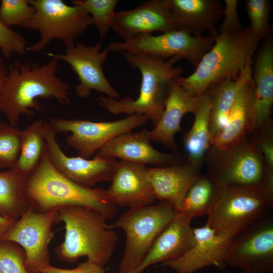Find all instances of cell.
<instances>
[{
  "label": "cell",
  "instance_id": "37",
  "mask_svg": "<svg viewBox=\"0 0 273 273\" xmlns=\"http://www.w3.org/2000/svg\"><path fill=\"white\" fill-rule=\"evenodd\" d=\"M269 122L249 135L262 154L267 166L273 170V124Z\"/></svg>",
  "mask_w": 273,
  "mask_h": 273
},
{
  "label": "cell",
  "instance_id": "5",
  "mask_svg": "<svg viewBox=\"0 0 273 273\" xmlns=\"http://www.w3.org/2000/svg\"><path fill=\"white\" fill-rule=\"evenodd\" d=\"M58 221L65 223L63 242L55 248L61 260L72 263L82 256L104 266L116 248L118 236L99 212L85 207L65 206L58 209Z\"/></svg>",
  "mask_w": 273,
  "mask_h": 273
},
{
  "label": "cell",
  "instance_id": "23",
  "mask_svg": "<svg viewBox=\"0 0 273 273\" xmlns=\"http://www.w3.org/2000/svg\"><path fill=\"white\" fill-rule=\"evenodd\" d=\"M193 218L181 212L174 218L156 238L138 268L133 273H140L150 266L174 259L186 252L194 243Z\"/></svg>",
  "mask_w": 273,
  "mask_h": 273
},
{
  "label": "cell",
  "instance_id": "2",
  "mask_svg": "<svg viewBox=\"0 0 273 273\" xmlns=\"http://www.w3.org/2000/svg\"><path fill=\"white\" fill-rule=\"evenodd\" d=\"M24 194L29 207L40 213L76 206L93 209L108 220L117 212L106 189L84 187L67 178L52 165L46 150L26 180Z\"/></svg>",
  "mask_w": 273,
  "mask_h": 273
},
{
  "label": "cell",
  "instance_id": "27",
  "mask_svg": "<svg viewBox=\"0 0 273 273\" xmlns=\"http://www.w3.org/2000/svg\"><path fill=\"white\" fill-rule=\"evenodd\" d=\"M48 123L38 119L21 131L20 151L12 169L26 179L38 166L46 150L45 131Z\"/></svg>",
  "mask_w": 273,
  "mask_h": 273
},
{
  "label": "cell",
  "instance_id": "7",
  "mask_svg": "<svg viewBox=\"0 0 273 273\" xmlns=\"http://www.w3.org/2000/svg\"><path fill=\"white\" fill-rule=\"evenodd\" d=\"M177 212L168 201L155 205L129 209L110 228L121 229L126 244L117 273H133L140 265L156 238Z\"/></svg>",
  "mask_w": 273,
  "mask_h": 273
},
{
  "label": "cell",
  "instance_id": "12",
  "mask_svg": "<svg viewBox=\"0 0 273 273\" xmlns=\"http://www.w3.org/2000/svg\"><path fill=\"white\" fill-rule=\"evenodd\" d=\"M56 221L58 210L40 213L29 207L3 236L2 241L14 242L24 249L29 273H40L50 264L49 247L54 236L52 225Z\"/></svg>",
  "mask_w": 273,
  "mask_h": 273
},
{
  "label": "cell",
  "instance_id": "36",
  "mask_svg": "<svg viewBox=\"0 0 273 273\" xmlns=\"http://www.w3.org/2000/svg\"><path fill=\"white\" fill-rule=\"evenodd\" d=\"M27 45L22 34L7 27L0 19V50L5 58H8L14 53L25 55Z\"/></svg>",
  "mask_w": 273,
  "mask_h": 273
},
{
  "label": "cell",
  "instance_id": "28",
  "mask_svg": "<svg viewBox=\"0 0 273 273\" xmlns=\"http://www.w3.org/2000/svg\"><path fill=\"white\" fill-rule=\"evenodd\" d=\"M223 188L207 172L201 174L188 190L180 212L192 218L208 215L218 201Z\"/></svg>",
  "mask_w": 273,
  "mask_h": 273
},
{
  "label": "cell",
  "instance_id": "20",
  "mask_svg": "<svg viewBox=\"0 0 273 273\" xmlns=\"http://www.w3.org/2000/svg\"><path fill=\"white\" fill-rule=\"evenodd\" d=\"M106 190L117 206L129 209L151 205L156 200L146 165L121 161Z\"/></svg>",
  "mask_w": 273,
  "mask_h": 273
},
{
  "label": "cell",
  "instance_id": "10",
  "mask_svg": "<svg viewBox=\"0 0 273 273\" xmlns=\"http://www.w3.org/2000/svg\"><path fill=\"white\" fill-rule=\"evenodd\" d=\"M215 41V38L209 35L196 37L175 30L156 36L145 34L122 41H113L107 48L110 51L152 56L163 60L178 56L196 68Z\"/></svg>",
  "mask_w": 273,
  "mask_h": 273
},
{
  "label": "cell",
  "instance_id": "16",
  "mask_svg": "<svg viewBox=\"0 0 273 273\" xmlns=\"http://www.w3.org/2000/svg\"><path fill=\"white\" fill-rule=\"evenodd\" d=\"M149 131L127 132L107 142L96 155L118 158L131 163L164 167L187 162L185 154L177 152L165 153L153 148L150 144Z\"/></svg>",
  "mask_w": 273,
  "mask_h": 273
},
{
  "label": "cell",
  "instance_id": "32",
  "mask_svg": "<svg viewBox=\"0 0 273 273\" xmlns=\"http://www.w3.org/2000/svg\"><path fill=\"white\" fill-rule=\"evenodd\" d=\"M21 131L10 123L0 122V168L12 169L20 151Z\"/></svg>",
  "mask_w": 273,
  "mask_h": 273
},
{
  "label": "cell",
  "instance_id": "21",
  "mask_svg": "<svg viewBox=\"0 0 273 273\" xmlns=\"http://www.w3.org/2000/svg\"><path fill=\"white\" fill-rule=\"evenodd\" d=\"M170 10L176 29L196 37L205 31L216 38L217 24L222 18L223 6L219 0H164Z\"/></svg>",
  "mask_w": 273,
  "mask_h": 273
},
{
  "label": "cell",
  "instance_id": "22",
  "mask_svg": "<svg viewBox=\"0 0 273 273\" xmlns=\"http://www.w3.org/2000/svg\"><path fill=\"white\" fill-rule=\"evenodd\" d=\"M202 97L190 95L174 79L172 81L162 114L155 127L149 131L151 142L160 143L173 152H177L179 149L174 137L182 131L181 120L186 114L195 113Z\"/></svg>",
  "mask_w": 273,
  "mask_h": 273
},
{
  "label": "cell",
  "instance_id": "33",
  "mask_svg": "<svg viewBox=\"0 0 273 273\" xmlns=\"http://www.w3.org/2000/svg\"><path fill=\"white\" fill-rule=\"evenodd\" d=\"M245 7L250 20L249 25L253 33L260 40L271 32L269 24L270 11L269 0H247Z\"/></svg>",
  "mask_w": 273,
  "mask_h": 273
},
{
  "label": "cell",
  "instance_id": "3",
  "mask_svg": "<svg viewBox=\"0 0 273 273\" xmlns=\"http://www.w3.org/2000/svg\"><path fill=\"white\" fill-rule=\"evenodd\" d=\"M121 53L141 74L139 96L135 99L125 97L119 100L100 96L97 98V103L113 114L145 115L155 126L163 112L170 83L183 73L181 67L174 66L182 58L176 56L163 60L152 56Z\"/></svg>",
  "mask_w": 273,
  "mask_h": 273
},
{
  "label": "cell",
  "instance_id": "34",
  "mask_svg": "<svg viewBox=\"0 0 273 273\" xmlns=\"http://www.w3.org/2000/svg\"><path fill=\"white\" fill-rule=\"evenodd\" d=\"M34 13L29 0H2L0 5V19L8 28L20 27L29 21Z\"/></svg>",
  "mask_w": 273,
  "mask_h": 273
},
{
  "label": "cell",
  "instance_id": "17",
  "mask_svg": "<svg viewBox=\"0 0 273 273\" xmlns=\"http://www.w3.org/2000/svg\"><path fill=\"white\" fill-rule=\"evenodd\" d=\"M194 243L181 256L160 263L177 273H193L208 266L223 269L226 266V250L232 239L219 235L206 224L193 228Z\"/></svg>",
  "mask_w": 273,
  "mask_h": 273
},
{
  "label": "cell",
  "instance_id": "30",
  "mask_svg": "<svg viewBox=\"0 0 273 273\" xmlns=\"http://www.w3.org/2000/svg\"><path fill=\"white\" fill-rule=\"evenodd\" d=\"M26 178L11 169L0 172V214L17 220L29 207L24 194Z\"/></svg>",
  "mask_w": 273,
  "mask_h": 273
},
{
  "label": "cell",
  "instance_id": "19",
  "mask_svg": "<svg viewBox=\"0 0 273 273\" xmlns=\"http://www.w3.org/2000/svg\"><path fill=\"white\" fill-rule=\"evenodd\" d=\"M111 28L125 40L136 35L175 30L171 13L164 0H150L131 10L115 12Z\"/></svg>",
  "mask_w": 273,
  "mask_h": 273
},
{
  "label": "cell",
  "instance_id": "42",
  "mask_svg": "<svg viewBox=\"0 0 273 273\" xmlns=\"http://www.w3.org/2000/svg\"><path fill=\"white\" fill-rule=\"evenodd\" d=\"M242 273H256V272H250V271H243Z\"/></svg>",
  "mask_w": 273,
  "mask_h": 273
},
{
  "label": "cell",
  "instance_id": "39",
  "mask_svg": "<svg viewBox=\"0 0 273 273\" xmlns=\"http://www.w3.org/2000/svg\"><path fill=\"white\" fill-rule=\"evenodd\" d=\"M103 267L86 260L73 269L61 268L49 264L44 267L40 273H105Z\"/></svg>",
  "mask_w": 273,
  "mask_h": 273
},
{
  "label": "cell",
  "instance_id": "18",
  "mask_svg": "<svg viewBox=\"0 0 273 273\" xmlns=\"http://www.w3.org/2000/svg\"><path fill=\"white\" fill-rule=\"evenodd\" d=\"M252 64L242 71L228 120L220 132L211 140V146L222 149L252 133L255 123L254 86Z\"/></svg>",
  "mask_w": 273,
  "mask_h": 273
},
{
  "label": "cell",
  "instance_id": "41",
  "mask_svg": "<svg viewBox=\"0 0 273 273\" xmlns=\"http://www.w3.org/2000/svg\"><path fill=\"white\" fill-rule=\"evenodd\" d=\"M8 73V68L0 54V96L6 81Z\"/></svg>",
  "mask_w": 273,
  "mask_h": 273
},
{
  "label": "cell",
  "instance_id": "9",
  "mask_svg": "<svg viewBox=\"0 0 273 273\" xmlns=\"http://www.w3.org/2000/svg\"><path fill=\"white\" fill-rule=\"evenodd\" d=\"M272 206L273 198L259 190L224 188L206 224L216 234L233 239L268 214Z\"/></svg>",
  "mask_w": 273,
  "mask_h": 273
},
{
  "label": "cell",
  "instance_id": "25",
  "mask_svg": "<svg viewBox=\"0 0 273 273\" xmlns=\"http://www.w3.org/2000/svg\"><path fill=\"white\" fill-rule=\"evenodd\" d=\"M254 56V68L252 70L255 115L253 132L272 121L273 39L271 32L263 39Z\"/></svg>",
  "mask_w": 273,
  "mask_h": 273
},
{
  "label": "cell",
  "instance_id": "35",
  "mask_svg": "<svg viewBox=\"0 0 273 273\" xmlns=\"http://www.w3.org/2000/svg\"><path fill=\"white\" fill-rule=\"evenodd\" d=\"M24 249L9 241H0V273H29L25 262Z\"/></svg>",
  "mask_w": 273,
  "mask_h": 273
},
{
  "label": "cell",
  "instance_id": "4",
  "mask_svg": "<svg viewBox=\"0 0 273 273\" xmlns=\"http://www.w3.org/2000/svg\"><path fill=\"white\" fill-rule=\"evenodd\" d=\"M260 41L249 25L237 32L219 33L194 72L186 77L178 76L174 81L190 95L199 96L215 82L238 80L253 62Z\"/></svg>",
  "mask_w": 273,
  "mask_h": 273
},
{
  "label": "cell",
  "instance_id": "40",
  "mask_svg": "<svg viewBox=\"0 0 273 273\" xmlns=\"http://www.w3.org/2000/svg\"><path fill=\"white\" fill-rule=\"evenodd\" d=\"M16 220L5 217L0 214V241Z\"/></svg>",
  "mask_w": 273,
  "mask_h": 273
},
{
  "label": "cell",
  "instance_id": "26",
  "mask_svg": "<svg viewBox=\"0 0 273 273\" xmlns=\"http://www.w3.org/2000/svg\"><path fill=\"white\" fill-rule=\"evenodd\" d=\"M210 102L207 93L202 95L194 113L195 119L190 130L183 136L187 162L200 170L207 152L211 146L209 128Z\"/></svg>",
  "mask_w": 273,
  "mask_h": 273
},
{
  "label": "cell",
  "instance_id": "11",
  "mask_svg": "<svg viewBox=\"0 0 273 273\" xmlns=\"http://www.w3.org/2000/svg\"><path fill=\"white\" fill-rule=\"evenodd\" d=\"M149 120L145 115L133 114L114 121L95 122L81 119L54 118L48 124L56 134L71 132L66 138L67 144L75 149L79 156L89 159L111 139L131 131Z\"/></svg>",
  "mask_w": 273,
  "mask_h": 273
},
{
  "label": "cell",
  "instance_id": "1",
  "mask_svg": "<svg viewBox=\"0 0 273 273\" xmlns=\"http://www.w3.org/2000/svg\"><path fill=\"white\" fill-rule=\"evenodd\" d=\"M58 60L42 64L15 60L8 67V76L0 96V111L9 123L16 126L21 115L32 116L42 110L37 98H54L70 105L71 85L57 75Z\"/></svg>",
  "mask_w": 273,
  "mask_h": 273
},
{
  "label": "cell",
  "instance_id": "13",
  "mask_svg": "<svg viewBox=\"0 0 273 273\" xmlns=\"http://www.w3.org/2000/svg\"><path fill=\"white\" fill-rule=\"evenodd\" d=\"M225 262L243 271L273 273V219L270 214L232 239Z\"/></svg>",
  "mask_w": 273,
  "mask_h": 273
},
{
  "label": "cell",
  "instance_id": "38",
  "mask_svg": "<svg viewBox=\"0 0 273 273\" xmlns=\"http://www.w3.org/2000/svg\"><path fill=\"white\" fill-rule=\"evenodd\" d=\"M223 20L219 28V33L235 32L243 28L238 12V0H224Z\"/></svg>",
  "mask_w": 273,
  "mask_h": 273
},
{
  "label": "cell",
  "instance_id": "24",
  "mask_svg": "<svg viewBox=\"0 0 273 273\" xmlns=\"http://www.w3.org/2000/svg\"><path fill=\"white\" fill-rule=\"evenodd\" d=\"M202 173L187 162L147 168V176L156 199L168 201L180 212L186 194Z\"/></svg>",
  "mask_w": 273,
  "mask_h": 273
},
{
  "label": "cell",
  "instance_id": "43",
  "mask_svg": "<svg viewBox=\"0 0 273 273\" xmlns=\"http://www.w3.org/2000/svg\"><path fill=\"white\" fill-rule=\"evenodd\" d=\"M140 273H144V272H140Z\"/></svg>",
  "mask_w": 273,
  "mask_h": 273
},
{
  "label": "cell",
  "instance_id": "6",
  "mask_svg": "<svg viewBox=\"0 0 273 273\" xmlns=\"http://www.w3.org/2000/svg\"><path fill=\"white\" fill-rule=\"evenodd\" d=\"M204 163L207 172L222 187L256 189L273 198V170L249 135L226 148L211 146Z\"/></svg>",
  "mask_w": 273,
  "mask_h": 273
},
{
  "label": "cell",
  "instance_id": "29",
  "mask_svg": "<svg viewBox=\"0 0 273 273\" xmlns=\"http://www.w3.org/2000/svg\"><path fill=\"white\" fill-rule=\"evenodd\" d=\"M239 79L222 80L212 84L206 90L210 102L209 128L211 140L220 132L228 120L235 99Z\"/></svg>",
  "mask_w": 273,
  "mask_h": 273
},
{
  "label": "cell",
  "instance_id": "14",
  "mask_svg": "<svg viewBox=\"0 0 273 273\" xmlns=\"http://www.w3.org/2000/svg\"><path fill=\"white\" fill-rule=\"evenodd\" d=\"M110 51L107 48L102 50V41L88 46L76 42L66 48L64 53H49L47 55L68 64L78 77V83L74 91L80 99H86L92 90L102 93L112 99L120 97L119 93L111 85L103 70Z\"/></svg>",
  "mask_w": 273,
  "mask_h": 273
},
{
  "label": "cell",
  "instance_id": "15",
  "mask_svg": "<svg viewBox=\"0 0 273 273\" xmlns=\"http://www.w3.org/2000/svg\"><path fill=\"white\" fill-rule=\"evenodd\" d=\"M44 136L46 152L51 162L67 178L89 188L100 181H111L118 163L115 158L96 155L93 159H87L66 155L48 123Z\"/></svg>",
  "mask_w": 273,
  "mask_h": 273
},
{
  "label": "cell",
  "instance_id": "31",
  "mask_svg": "<svg viewBox=\"0 0 273 273\" xmlns=\"http://www.w3.org/2000/svg\"><path fill=\"white\" fill-rule=\"evenodd\" d=\"M117 0H73L71 5L82 7L92 17L101 39L111 28Z\"/></svg>",
  "mask_w": 273,
  "mask_h": 273
},
{
  "label": "cell",
  "instance_id": "8",
  "mask_svg": "<svg viewBox=\"0 0 273 273\" xmlns=\"http://www.w3.org/2000/svg\"><path fill=\"white\" fill-rule=\"evenodd\" d=\"M34 9L32 18L21 28L37 31L40 37L27 46V51L39 53L54 39L60 40L66 48L94 24L90 15L81 6L67 5L62 0H29Z\"/></svg>",
  "mask_w": 273,
  "mask_h": 273
}]
</instances>
